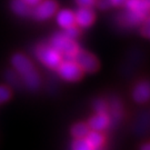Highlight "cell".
I'll use <instances>...</instances> for the list:
<instances>
[{
  "mask_svg": "<svg viewBox=\"0 0 150 150\" xmlns=\"http://www.w3.org/2000/svg\"><path fill=\"white\" fill-rule=\"evenodd\" d=\"M11 61H12L13 67L16 68L18 74L20 75L22 81L25 82V85L28 89L37 90L40 87L41 81H40L39 74H38L37 70L35 69L31 61L21 54H13Z\"/></svg>",
  "mask_w": 150,
  "mask_h": 150,
  "instance_id": "6da1fadb",
  "label": "cell"
},
{
  "mask_svg": "<svg viewBox=\"0 0 150 150\" xmlns=\"http://www.w3.org/2000/svg\"><path fill=\"white\" fill-rule=\"evenodd\" d=\"M80 29L78 28V25H75V26H71V27H68L66 28L64 30V36H67L68 38L70 39H72V40H76L77 38L80 36Z\"/></svg>",
  "mask_w": 150,
  "mask_h": 150,
  "instance_id": "2e32d148",
  "label": "cell"
},
{
  "mask_svg": "<svg viewBox=\"0 0 150 150\" xmlns=\"http://www.w3.org/2000/svg\"><path fill=\"white\" fill-rule=\"evenodd\" d=\"M57 21L64 29L77 25L76 23L75 12H72L71 10H68V9H64V10L60 11L59 13H58Z\"/></svg>",
  "mask_w": 150,
  "mask_h": 150,
  "instance_id": "8fae6325",
  "label": "cell"
},
{
  "mask_svg": "<svg viewBox=\"0 0 150 150\" xmlns=\"http://www.w3.org/2000/svg\"><path fill=\"white\" fill-rule=\"evenodd\" d=\"M140 150H150V142H147V144L141 146Z\"/></svg>",
  "mask_w": 150,
  "mask_h": 150,
  "instance_id": "d4e9b609",
  "label": "cell"
},
{
  "mask_svg": "<svg viewBox=\"0 0 150 150\" xmlns=\"http://www.w3.org/2000/svg\"><path fill=\"white\" fill-rule=\"evenodd\" d=\"M59 75L64 80L68 81H78L82 79L85 71L81 69V67L76 62L75 60H68L62 61L57 68Z\"/></svg>",
  "mask_w": 150,
  "mask_h": 150,
  "instance_id": "277c9868",
  "label": "cell"
},
{
  "mask_svg": "<svg viewBox=\"0 0 150 150\" xmlns=\"http://www.w3.org/2000/svg\"><path fill=\"white\" fill-rule=\"evenodd\" d=\"M89 131H90V128H89L88 123L85 122L76 123L71 128V134L75 137L76 139H83V138H86V136L88 134Z\"/></svg>",
  "mask_w": 150,
  "mask_h": 150,
  "instance_id": "5bb4252c",
  "label": "cell"
},
{
  "mask_svg": "<svg viewBox=\"0 0 150 150\" xmlns=\"http://www.w3.org/2000/svg\"><path fill=\"white\" fill-rule=\"evenodd\" d=\"M6 79L7 81L10 83V85H13V86H20V83H21V80H20V78H18L17 75L12 71V70H7L6 71Z\"/></svg>",
  "mask_w": 150,
  "mask_h": 150,
  "instance_id": "e0dca14e",
  "label": "cell"
},
{
  "mask_svg": "<svg viewBox=\"0 0 150 150\" xmlns=\"http://www.w3.org/2000/svg\"><path fill=\"white\" fill-rule=\"evenodd\" d=\"M51 46L70 60H74L76 54L79 51V46L75 40L64 36L62 32L54 35V37L51 38Z\"/></svg>",
  "mask_w": 150,
  "mask_h": 150,
  "instance_id": "7a4b0ae2",
  "label": "cell"
},
{
  "mask_svg": "<svg viewBox=\"0 0 150 150\" xmlns=\"http://www.w3.org/2000/svg\"><path fill=\"white\" fill-rule=\"evenodd\" d=\"M77 64L81 67V69L85 72L88 74H93L99 70L100 68V61L97 58L95 54H90L85 50H80L76 54L75 58H74Z\"/></svg>",
  "mask_w": 150,
  "mask_h": 150,
  "instance_id": "5b68a950",
  "label": "cell"
},
{
  "mask_svg": "<svg viewBox=\"0 0 150 150\" xmlns=\"http://www.w3.org/2000/svg\"><path fill=\"white\" fill-rule=\"evenodd\" d=\"M96 4L100 9H108L109 7H111V1L110 0H97Z\"/></svg>",
  "mask_w": 150,
  "mask_h": 150,
  "instance_id": "7402d4cb",
  "label": "cell"
},
{
  "mask_svg": "<svg viewBox=\"0 0 150 150\" xmlns=\"http://www.w3.org/2000/svg\"><path fill=\"white\" fill-rule=\"evenodd\" d=\"M110 1H111V5L117 6V7L125 5V2H126V0H110Z\"/></svg>",
  "mask_w": 150,
  "mask_h": 150,
  "instance_id": "603a6c76",
  "label": "cell"
},
{
  "mask_svg": "<svg viewBox=\"0 0 150 150\" xmlns=\"http://www.w3.org/2000/svg\"><path fill=\"white\" fill-rule=\"evenodd\" d=\"M11 9L19 16H29L31 13V6L26 4L23 0H12L11 1Z\"/></svg>",
  "mask_w": 150,
  "mask_h": 150,
  "instance_id": "4fadbf2b",
  "label": "cell"
},
{
  "mask_svg": "<svg viewBox=\"0 0 150 150\" xmlns=\"http://www.w3.org/2000/svg\"><path fill=\"white\" fill-rule=\"evenodd\" d=\"M58 10V4L54 0H45L39 2L33 11V15L38 20H47L52 17Z\"/></svg>",
  "mask_w": 150,
  "mask_h": 150,
  "instance_id": "52a82bcc",
  "label": "cell"
},
{
  "mask_svg": "<svg viewBox=\"0 0 150 150\" xmlns=\"http://www.w3.org/2000/svg\"><path fill=\"white\" fill-rule=\"evenodd\" d=\"M36 56L43 64L51 69H57L62 62V54L52 46L39 45L36 48Z\"/></svg>",
  "mask_w": 150,
  "mask_h": 150,
  "instance_id": "3957f363",
  "label": "cell"
},
{
  "mask_svg": "<svg viewBox=\"0 0 150 150\" xmlns=\"http://www.w3.org/2000/svg\"><path fill=\"white\" fill-rule=\"evenodd\" d=\"M72 150H96L95 148H92L87 140L83 139H76L72 142Z\"/></svg>",
  "mask_w": 150,
  "mask_h": 150,
  "instance_id": "9a60e30c",
  "label": "cell"
},
{
  "mask_svg": "<svg viewBox=\"0 0 150 150\" xmlns=\"http://www.w3.org/2000/svg\"><path fill=\"white\" fill-rule=\"evenodd\" d=\"M23 1L29 6H37L39 2H41V0H23Z\"/></svg>",
  "mask_w": 150,
  "mask_h": 150,
  "instance_id": "cb8c5ba5",
  "label": "cell"
},
{
  "mask_svg": "<svg viewBox=\"0 0 150 150\" xmlns=\"http://www.w3.org/2000/svg\"><path fill=\"white\" fill-rule=\"evenodd\" d=\"M132 97L134 101L138 103H145L150 100V81L144 80L137 83L132 91Z\"/></svg>",
  "mask_w": 150,
  "mask_h": 150,
  "instance_id": "9c48e42d",
  "label": "cell"
},
{
  "mask_svg": "<svg viewBox=\"0 0 150 150\" xmlns=\"http://www.w3.org/2000/svg\"><path fill=\"white\" fill-rule=\"evenodd\" d=\"M10 97H11V91L9 90V88L0 86V103L9 100Z\"/></svg>",
  "mask_w": 150,
  "mask_h": 150,
  "instance_id": "d6986e66",
  "label": "cell"
},
{
  "mask_svg": "<svg viewBox=\"0 0 150 150\" xmlns=\"http://www.w3.org/2000/svg\"><path fill=\"white\" fill-rule=\"evenodd\" d=\"M110 123V119L106 112L97 113L93 117H91L88 121V126L90 130H96V131H102L107 128Z\"/></svg>",
  "mask_w": 150,
  "mask_h": 150,
  "instance_id": "30bf717a",
  "label": "cell"
},
{
  "mask_svg": "<svg viewBox=\"0 0 150 150\" xmlns=\"http://www.w3.org/2000/svg\"><path fill=\"white\" fill-rule=\"evenodd\" d=\"M149 39H150V37H149Z\"/></svg>",
  "mask_w": 150,
  "mask_h": 150,
  "instance_id": "484cf974",
  "label": "cell"
},
{
  "mask_svg": "<svg viewBox=\"0 0 150 150\" xmlns=\"http://www.w3.org/2000/svg\"><path fill=\"white\" fill-rule=\"evenodd\" d=\"M106 109H107V105L103 100H97L95 102V110L97 113L106 112Z\"/></svg>",
  "mask_w": 150,
  "mask_h": 150,
  "instance_id": "ffe728a7",
  "label": "cell"
},
{
  "mask_svg": "<svg viewBox=\"0 0 150 150\" xmlns=\"http://www.w3.org/2000/svg\"><path fill=\"white\" fill-rule=\"evenodd\" d=\"M142 26L140 28V33L141 36L145 38L150 37V15L148 17H146L145 20L141 22Z\"/></svg>",
  "mask_w": 150,
  "mask_h": 150,
  "instance_id": "ac0fdd59",
  "label": "cell"
},
{
  "mask_svg": "<svg viewBox=\"0 0 150 150\" xmlns=\"http://www.w3.org/2000/svg\"><path fill=\"white\" fill-rule=\"evenodd\" d=\"M85 139L87 140V142L89 144V145L92 147V148H95V149H98V148H100L103 144H105V141H106V137L101 134V131H96V130H92V131H89L88 134L86 136V138Z\"/></svg>",
  "mask_w": 150,
  "mask_h": 150,
  "instance_id": "7c38bea8",
  "label": "cell"
},
{
  "mask_svg": "<svg viewBox=\"0 0 150 150\" xmlns=\"http://www.w3.org/2000/svg\"><path fill=\"white\" fill-rule=\"evenodd\" d=\"M76 23L82 28L90 27L96 20V15L89 7H80V9L75 13Z\"/></svg>",
  "mask_w": 150,
  "mask_h": 150,
  "instance_id": "ba28073f",
  "label": "cell"
},
{
  "mask_svg": "<svg viewBox=\"0 0 150 150\" xmlns=\"http://www.w3.org/2000/svg\"><path fill=\"white\" fill-rule=\"evenodd\" d=\"M125 6L127 10L138 16L142 21L150 15V0H126Z\"/></svg>",
  "mask_w": 150,
  "mask_h": 150,
  "instance_id": "8992f818",
  "label": "cell"
},
{
  "mask_svg": "<svg viewBox=\"0 0 150 150\" xmlns=\"http://www.w3.org/2000/svg\"><path fill=\"white\" fill-rule=\"evenodd\" d=\"M97 0H76V2L80 7H89L91 8L93 5H96Z\"/></svg>",
  "mask_w": 150,
  "mask_h": 150,
  "instance_id": "44dd1931",
  "label": "cell"
}]
</instances>
